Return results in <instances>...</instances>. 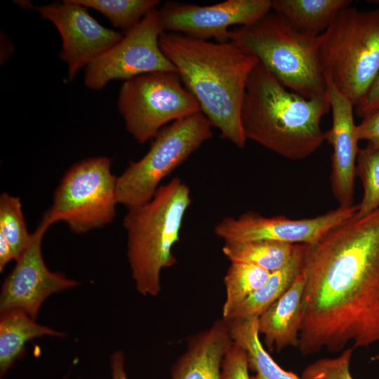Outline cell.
<instances>
[{"label":"cell","instance_id":"6da1fadb","mask_svg":"<svg viewBox=\"0 0 379 379\" xmlns=\"http://www.w3.org/2000/svg\"><path fill=\"white\" fill-rule=\"evenodd\" d=\"M302 272V355L379 343V208L306 245Z\"/></svg>","mask_w":379,"mask_h":379},{"label":"cell","instance_id":"7a4b0ae2","mask_svg":"<svg viewBox=\"0 0 379 379\" xmlns=\"http://www.w3.org/2000/svg\"><path fill=\"white\" fill-rule=\"evenodd\" d=\"M159 44L211 126L222 138L244 148L247 140L241 109L249 74L258 60L230 41L213 43L164 32Z\"/></svg>","mask_w":379,"mask_h":379},{"label":"cell","instance_id":"3957f363","mask_svg":"<svg viewBox=\"0 0 379 379\" xmlns=\"http://www.w3.org/2000/svg\"><path fill=\"white\" fill-rule=\"evenodd\" d=\"M330 109L327 94L305 98L284 87L258 61L247 81L241 124L246 140L300 160L325 141L321 122Z\"/></svg>","mask_w":379,"mask_h":379},{"label":"cell","instance_id":"277c9868","mask_svg":"<svg viewBox=\"0 0 379 379\" xmlns=\"http://www.w3.org/2000/svg\"><path fill=\"white\" fill-rule=\"evenodd\" d=\"M190 204L189 187L175 177L160 185L149 201L128 209L125 215L128 260L135 287L142 295H157L162 270L176 263L172 251L180 240Z\"/></svg>","mask_w":379,"mask_h":379},{"label":"cell","instance_id":"5b68a950","mask_svg":"<svg viewBox=\"0 0 379 379\" xmlns=\"http://www.w3.org/2000/svg\"><path fill=\"white\" fill-rule=\"evenodd\" d=\"M316 45L326 83L357 106L379 74V6L343 9Z\"/></svg>","mask_w":379,"mask_h":379},{"label":"cell","instance_id":"8992f818","mask_svg":"<svg viewBox=\"0 0 379 379\" xmlns=\"http://www.w3.org/2000/svg\"><path fill=\"white\" fill-rule=\"evenodd\" d=\"M230 41L254 55L288 90L307 99L327 94L316 38L296 31L279 13L231 29Z\"/></svg>","mask_w":379,"mask_h":379},{"label":"cell","instance_id":"52a82bcc","mask_svg":"<svg viewBox=\"0 0 379 379\" xmlns=\"http://www.w3.org/2000/svg\"><path fill=\"white\" fill-rule=\"evenodd\" d=\"M211 127L199 112L163 128L149 151L117 177L118 204L130 209L149 201L161 182L212 138Z\"/></svg>","mask_w":379,"mask_h":379},{"label":"cell","instance_id":"ba28073f","mask_svg":"<svg viewBox=\"0 0 379 379\" xmlns=\"http://www.w3.org/2000/svg\"><path fill=\"white\" fill-rule=\"evenodd\" d=\"M111 159L100 156L86 159L72 166L54 192L53 204L44 218L51 225L65 222L77 234L101 228L116 215V177Z\"/></svg>","mask_w":379,"mask_h":379},{"label":"cell","instance_id":"9c48e42d","mask_svg":"<svg viewBox=\"0 0 379 379\" xmlns=\"http://www.w3.org/2000/svg\"><path fill=\"white\" fill-rule=\"evenodd\" d=\"M177 72L142 74L122 84L117 100L127 131L140 144L154 138L161 128L200 111Z\"/></svg>","mask_w":379,"mask_h":379},{"label":"cell","instance_id":"30bf717a","mask_svg":"<svg viewBox=\"0 0 379 379\" xmlns=\"http://www.w3.org/2000/svg\"><path fill=\"white\" fill-rule=\"evenodd\" d=\"M164 32L159 10L153 8L126 32L119 42L86 67V86L100 90L114 79L126 81L158 72H177L159 46V37Z\"/></svg>","mask_w":379,"mask_h":379},{"label":"cell","instance_id":"8fae6325","mask_svg":"<svg viewBox=\"0 0 379 379\" xmlns=\"http://www.w3.org/2000/svg\"><path fill=\"white\" fill-rule=\"evenodd\" d=\"M358 205L338 206L309 218L291 219L283 215L266 217L248 211L237 218L225 217L214 227L224 241H275L291 244L311 245L327 232L353 216Z\"/></svg>","mask_w":379,"mask_h":379},{"label":"cell","instance_id":"7c38bea8","mask_svg":"<svg viewBox=\"0 0 379 379\" xmlns=\"http://www.w3.org/2000/svg\"><path fill=\"white\" fill-rule=\"evenodd\" d=\"M51 225L43 217L32 233L29 247L15 260V267L5 279L0 295L1 313L19 309L36 320L41 305L48 296L78 285L77 281L50 271L45 264L41 241Z\"/></svg>","mask_w":379,"mask_h":379},{"label":"cell","instance_id":"4fadbf2b","mask_svg":"<svg viewBox=\"0 0 379 379\" xmlns=\"http://www.w3.org/2000/svg\"><path fill=\"white\" fill-rule=\"evenodd\" d=\"M272 9L270 0H227L211 6L168 3L159 10L164 32H178L188 36L218 43L230 41L233 25L251 24Z\"/></svg>","mask_w":379,"mask_h":379},{"label":"cell","instance_id":"5bb4252c","mask_svg":"<svg viewBox=\"0 0 379 379\" xmlns=\"http://www.w3.org/2000/svg\"><path fill=\"white\" fill-rule=\"evenodd\" d=\"M58 30L62 41L60 57L67 65L69 81L100 54L112 47L123 34L103 27L75 0L36 7Z\"/></svg>","mask_w":379,"mask_h":379},{"label":"cell","instance_id":"9a60e30c","mask_svg":"<svg viewBox=\"0 0 379 379\" xmlns=\"http://www.w3.org/2000/svg\"><path fill=\"white\" fill-rule=\"evenodd\" d=\"M327 84V95L332 112V125L324 139L333 148L331 187L341 207L353 206L356 162L359 152L354 105L334 86Z\"/></svg>","mask_w":379,"mask_h":379},{"label":"cell","instance_id":"2e32d148","mask_svg":"<svg viewBox=\"0 0 379 379\" xmlns=\"http://www.w3.org/2000/svg\"><path fill=\"white\" fill-rule=\"evenodd\" d=\"M232 343L227 321L216 320L188 338L186 351L172 366L171 379H222L223 360Z\"/></svg>","mask_w":379,"mask_h":379},{"label":"cell","instance_id":"e0dca14e","mask_svg":"<svg viewBox=\"0 0 379 379\" xmlns=\"http://www.w3.org/2000/svg\"><path fill=\"white\" fill-rule=\"evenodd\" d=\"M305 275L302 272L286 290L258 317L259 333L267 347L280 351L298 347L302 317V296Z\"/></svg>","mask_w":379,"mask_h":379},{"label":"cell","instance_id":"ac0fdd59","mask_svg":"<svg viewBox=\"0 0 379 379\" xmlns=\"http://www.w3.org/2000/svg\"><path fill=\"white\" fill-rule=\"evenodd\" d=\"M305 244H297L289 262L270 272L265 282L244 301L234 307L226 320L259 317L291 286L303 267Z\"/></svg>","mask_w":379,"mask_h":379},{"label":"cell","instance_id":"d6986e66","mask_svg":"<svg viewBox=\"0 0 379 379\" xmlns=\"http://www.w3.org/2000/svg\"><path fill=\"white\" fill-rule=\"evenodd\" d=\"M351 4L350 0H273L272 8L296 31L315 39Z\"/></svg>","mask_w":379,"mask_h":379},{"label":"cell","instance_id":"ffe728a7","mask_svg":"<svg viewBox=\"0 0 379 379\" xmlns=\"http://www.w3.org/2000/svg\"><path fill=\"white\" fill-rule=\"evenodd\" d=\"M65 333L36 322L25 312L13 309L1 313L0 319V375L3 377L25 353L30 340L51 335L64 337Z\"/></svg>","mask_w":379,"mask_h":379},{"label":"cell","instance_id":"44dd1931","mask_svg":"<svg viewBox=\"0 0 379 379\" xmlns=\"http://www.w3.org/2000/svg\"><path fill=\"white\" fill-rule=\"evenodd\" d=\"M226 321L233 342L246 351L249 369L255 372L251 379H302L282 368L264 348L259 337L258 317Z\"/></svg>","mask_w":379,"mask_h":379},{"label":"cell","instance_id":"7402d4cb","mask_svg":"<svg viewBox=\"0 0 379 379\" xmlns=\"http://www.w3.org/2000/svg\"><path fill=\"white\" fill-rule=\"evenodd\" d=\"M296 245L269 240L225 241L222 251L231 262L248 263L272 272L289 262Z\"/></svg>","mask_w":379,"mask_h":379},{"label":"cell","instance_id":"603a6c76","mask_svg":"<svg viewBox=\"0 0 379 379\" xmlns=\"http://www.w3.org/2000/svg\"><path fill=\"white\" fill-rule=\"evenodd\" d=\"M270 274V272L254 265L231 262L224 277L226 296L222 317L261 286Z\"/></svg>","mask_w":379,"mask_h":379},{"label":"cell","instance_id":"cb8c5ba5","mask_svg":"<svg viewBox=\"0 0 379 379\" xmlns=\"http://www.w3.org/2000/svg\"><path fill=\"white\" fill-rule=\"evenodd\" d=\"M106 17L111 24L127 32L159 4L157 0H75Z\"/></svg>","mask_w":379,"mask_h":379},{"label":"cell","instance_id":"d4e9b609","mask_svg":"<svg viewBox=\"0 0 379 379\" xmlns=\"http://www.w3.org/2000/svg\"><path fill=\"white\" fill-rule=\"evenodd\" d=\"M0 235L10 245L15 260L29 247L32 238L27 229L20 199L5 192L0 196Z\"/></svg>","mask_w":379,"mask_h":379},{"label":"cell","instance_id":"484cf974","mask_svg":"<svg viewBox=\"0 0 379 379\" xmlns=\"http://www.w3.org/2000/svg\"><path fill=\"white\" fill-rule=\"evenodd\" d=\"M356 175L362 182L363 197L355 215L362 218L379 208V149L369 143L359 149Z\"/></svg>","mask_w":379,"mask_h":379},{"label":"cell","instance_id":"4316f807","mask_svg":"<svg viewBox=\"0 0 379 379\" xmlns=\"http://www.w3.org/2000/svg\"><path fill=\"white\" fill-rule=\"evenodd\" d=\"M353 350L347 347L337 357L321 358L307 365L302 372V379H354L350 371Z\"/></svg>","mask_w":379,"mask_h":379},{"label":"cell","instance_id":"83f0119b","mask_svg":"<svg viewBox=\"0 0 379 379\" xmlns=\"http://www.w3.org/2000/svg\"><path fill=\"white\" fill-rule=\"evenodd\" d=\"M248 370L246 351L233 342L223 360L222 379H251Z\"/></svg>","mask_w":379,"mask_h":379},{"label":"cell","instance_id":"f1b7e54d","mask_svg":"<svg viewBox=\"0 0 379 379\" xmlns=\"http://www.w3.org/2000/svg\"><path fill=\"white\" fill-rule=\"evenodd\" d=\"M357 135L359 140H366L379 149V108L363 118L361 122L357 125Z\"/></svg>","mask_w":379,"mask_h":379},{"label":"cell","instance_id":"f546056e","mask_svg":"<svg viewBox=\"0 0 379 379\" xmlns=\"http://www.w3.org/2000/svg\"><path fill=\"white\" fill-rule=\"evenodd\" d=\"M379 108V74L369 88L363 101L355 107L357 117L364 118Z\"/></svg>","mask_w":379,"mask_h":379},{"label":"cell","instance_id":"4dcf8cb0","mask_svg":"<svg viewBox=\"0 0 379 379\" xmlns=\"http://www.w3.org/2000/svg\"><path fill=\"white\" fill-rule=\"evenodd\" d=\"M112 379H127L124 368V356L121 351H115L111 356Z\"/></svg>","mask_w":379,"mask_h":379},{"label":"cell","instance_id":"1f68e13d","mask_svg":"<svg viewBox=\"0 0 379 379\" xmlns=\"http://www.w3.org/2000/svg\"><path fill=\"white\" fill-rule=\"evenodd\" d=\"M12 260H15L12 249L5 238L0 235V271L2 272Z\"/></svg>","mask_w":379,"mask_h":379},{"label":"cell","instance_id":"d6a6232c","mask_svg":"<svg viewBox=\"0 0 379 379\" xmlns=\"http://www.w3.org/2000/svg\"><path fill=\"white\" fill-rule=\"evenodd\" d=\"M373 360H378L379 361V354L376 356H375L373 358Z\"/></svg>","mask_w":379,"mask_h":379}]
</instances>
